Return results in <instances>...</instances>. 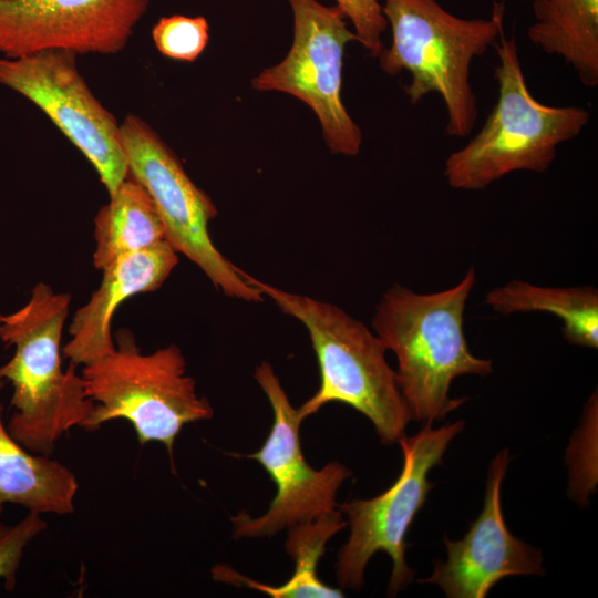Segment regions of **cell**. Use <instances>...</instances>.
<instances>
[{
  "instance_id": "cell-1",
  "label": "cell",
  "mask_w": 598,
  "mask_h": 598,
  "mask_svg": "<svg viewBox=\"0 0 598 598\" xmlns=\"http://www.w3.org/2000/svg\"><path fill=\"white\" fill-rule=\"evenodd\" d=\"M476 283L474 268L453 287L419 293L399 283L389 288L375 307L372 328L398 361L396 382L411 420L443 421L465 398H451L460 375L486 377L489 359L474 355L464 333V312Z\"/></svg>"
},
{
  "instance_id": "cell-2",
  "label": "cell",
  "mask_w": 598,
  "mask_h": 598,
  "mask_svg": "<svg viewBox=\"0 0 598 598\" xmlns=\"http://www.w3.org/2000/svg\"><path fill=\"white\" fill-rule=\"evenodd\" d=\"M70 305L69 293L38 282L23 307L0 313V340L16 348L0 367V381L13 389L14 411L7 429L34 454L51 455L58 440L72 427H82L94 410L76 367H62L61 342Z\"/></svg>"
},
{
  "instance_id": "cell-3",
  "label": "cell",
  "mask_w": 598,
  "mask_h": 598,
  "mask_svg": "<svg viewBox=\"0 0 598 598\" xmlns=\"http://www.w3.org/2000/svg\"><path fill=\"white\" fill-rule=\"evenodd\" d=\"M382 10L392 42L378 56L380 69L391 76L410 73L404 92L413 105L431 93L440 95L447 135L468 136L477 120L472 62L504 32V3H494L489 19L456 17L436 0H383Z\"/></svg>"
},
{
  "instance_id": "cell-4",
  "label": "cell",
  "mask_w": 598,
  "mask_h": 598,
  "mask_svg": "<svg viewBox=\"0 0 598 598\" xmlns=\"http://www.w3.org/2000/svg\"><path fill=\"white\" fill-rule=\"evenodd\" d=\"M245 278L307 329L320 369V385L299 409L306 420L330 402L346 403L373 424L383 444L405 435L410 412L385 359L386 349L369 328L339 307L289 292L243 271Z\"/></svg>"
},
{
  "instance_id": "cell-5",
  "label": "cell",
  "mask_w": 598,
  "mask_h": 598,
  "mask_svg": "<svg viewBox=\"0 0 598 598\" xmlns=\"http://www.w3.org/2000/svg\"><path fill=\"white\" fill-rule=\"evenodd\" d=\"M495 47L498 97L480 132L445 159L443 174L454 189L481 190L517 171L546 172L558 146L577 137L590 118L581 106H551L534 97L515 34L503 32Z\"/></svg>"
},
{
  "instance_id": "cell-6",
  "label": "cell",
  "mask_w": 598,
  "mask_h": 598,
  "mask_svg": "<svg viewBox=\"0 0 598 598\" xmlns=\"http://www.w3.org/2000/svg\"><path fill=\"white\" fill-rule=\"evenodd\" d=\"M112 352L83 365L81 377L94 410L84 424L93 431L109 421L131 423L140 444L159 442L172 457L182 429L209 420V401L199 396L186 373L182 350L174 343L143 353L134 334L121 329Z\"/></svg>"
},
{
  "instance_id": "cell-7",
  "label": "cell",
  "mask_w": 598,
  "mask_h": 598,
  "mask_svg": "<svg viewBox=\"0 0 598 598\" xmlns=\"http://www.w3.org/2000/svg\"><path fill=\"white\" fill-rule=\"evenodd\" d=\"M463 429V421L439 427L424 423L414 435L402 436L398 443L403 466L395 482L375 497L338 505L350 526V535L336 563L341 588L359 590L364 584L367 564L378 551L386 553L392 559L388 596H395L411 584L415 570L405 561L406 534L433 487L427 478L431 468L442 463L450 443Z\"/></svg>"
},
{
  "instance_id": "cell-8",
  "label": "cell",
  "mask_w": 598,
  "mask_h": 598,
  "mask_svg": "<svg viewBox=\"0 0 598 598\" xmlns=\"http://www.w3.org/2000/svg\"><path fill=\"white\" fill-rule=\"evenodd\" d=\"M120 138L127 175L150 195L169 245L195 264L225 296L262 301L260 290L216 248L208 228L217 208L161 135L138 115L127 114L120 122Z\"/></svg>"
},
{
  "instance_id": "cell-9",
  "label": "cell",
  "mask_w": 598,
  "mask_h": 598,
  "mask_svg": "<svg viewBox=\"0 0 598 598\" xmlns=\"http://www.w3.org/2000/svg\"><path fill=\"white\" fill-rule=\"evenodd\" d=\"M293 14V40L279 63L251 80L259 92H281L303 102L320 122L333 154L355 156L363 135L342 97V70L348 43L357 41L338 6L318 0H288Z\"/></svg>"
},
{
  "instance_id": "cell-10",
  "label": "cell",
  "mask_w": 598,
  "mask_h": 598,
  "mask_svg": "<svg viewBox=\"0 0 598 598\" xmlns=\"http://www.w3.org/2000/svg\"><path fill=\"white\" fill-rule=\"evenodd\" d=\"M78 55L48 50L0 58V85L40 109L95 169L109 195L127 177L120 123L91 91Z\"/></svg>"
},
{
  "instance_id": "cell-11",
  "label": "cell",
  "mask_w": 598,
  "mask_h": 598,
  "mask_svg": "<svg viewBox=\"0 0 598 598\" xmlns=\"http://www.w3.org/2000/svg\"><path fill=\"white\" fill-rule=\"evenodd\" d=\"M254 377L271 405L274 422L262 446L244 456L257 461L266 470L277 493L261 516L254 518L240 512L230 517L235 539L274 536L337 509V493L352 475L337 461L320 470L311 467L301 448V420L270 363L262 361Z\"/></svg>"
},
{
  "instance_id": "cell-12",
  "label": "cell",
  "mask_w": 598,
  "mask_h": 598,
  "mask_svg": "<svg viewBox=\"0 0 598 598\" xmlns=\"http://www.w3.org/2000/svg\"><path fill=\"white\" fill-rule=\"evenodd\" d=\"M150 0H0V54L123 51Z\"/></svg>"
},
{
  "instance_id": "cell-13",
  "label": "cell",
  "mask_w": 598,
  "mask_h": 598,
  "mask_svg": "<svg viewBox=\"0 0 598 598\" xmlns=\"http://www.w3.org/2000/svg\"><path fill=\"white\" fill-rule=\"evenodd\" d=\"M509 461L503 450L491 462L482 512L462 539L444 537L446 560H435L420 584L436 585L450 598H484L505 577L545 575L542 550L515 537L504 520L501 485Z\"/></svg>"
},
{
  "instance_id": "cell-14",
  "label": "cell",
  "mask_w": 598,
  "mask_h": 598,
  "mask_svg": "<svg viewBox=\"0 0 598 598\" xmlns=\"http://www.w3.org/2000/svg\"><path fill=\"white\" fill-rule=\"evenodd\" d=\"M177 264L178 252L165 240L103 268L99 287L71 319L63 358L83 367L112 352V321L117 307L131 297L156 291Z\"/></svg>"
},
{
  "instance_id": "cell-15",
  "label": "cell",
  "mask_w": 598,
  "mask_h": 598,
  "mask_svg": "<svg viewBox=\"0 0 598 598\" xmlns=\"http://www.w3.org/2000/svg\"><path fill=\"white\" fill-rule=\"evenodd\" d=\"M0 404V514L8 503L37 514L69 515L79 489L75 474L50 455L34 454L9 433Z\"/></svg>"
},
{
  "instance_id": "cell-16",
  "label": "cell",
  "mask_w": 598,
  "mask_h": 598,
  "mask_svg": "<svg viewBox=\"0 0 598 598\" xmlns=\"http://www.w3.org/2000/svg\"><path fill=\"white\" fill-rule=\"evenodd\" d=\"M530 42L565 60L587 87L598 85V0H533Z\"/></svg>"
},
{
  "instance_id": "cell-17",
  "label": "cell",
  "mask_w": 598,
  "mask_h": 598,
  "mask_svg": "<svg viewBox=\"0 0 598 598\" xmlns=\"http://www.w3.org/2000/svg\"><path fill=\"white\" fill-rule=\"evenodd\" d=\"M93 266L102 270L116 259L166 240L164 224L144 187L127 177L93 220ZM167 241V240H166Z\"/></svg>"
},
{
  "instance_id": "cell-18",
  "label": "cell",
  "mask_w": 598,
  "mask_h": 598,
  "mask_svg": "<svg viewBox=\"0 0 598 598\" xmlns=\"http://www.w3.org/2000/svg\"><path fill=\"white\" fill-rule=\"evenodd\" d=\"M484 303L497 313L546 312L561 320L570 344L598 348V290L592 286L544 287L511 280L489 290Z\"/></svg>"
},
{
  "instance_id": "cell-19",
  "label": "cell",
  "mask_w": 598,
  "mask_h": 598,
  "mask_svg": "<svg viewBox=\"0 0 598 598\" xmlns=\"http://www.w3.org/2000/svg\"><path fill=\"white\" fill-rule=\"evenodd\" d=\"M348 526L339 508L318 518L288 528L286 550L295 561V571L280 586H269L255 581L226 565H216L212 577L216 581L257 589L275 598H340L344 594L339 588L323 584L317 575L320 558L328 540Z\"/></svg>"
},
{
  "instance_id": "cell-20",
  "label": "cell",
  "mask_w": 598,
  "mask_h": 598,
  "mask_svg": "<svg viewBox=\"0 0 598 598\" xmlns=\"http://www.w3.org/2000/svg\"><path fill=\"white\" fill-rule=\"evenodd\" d=\"M152 40L165 58L194 62L209 41V24L202 16L173 14L162 17L152 28Z\"/></svg>"
},
{
  "instance_id": "cell-21",
  "label": "cell",
  "mask_w": 598,
  "mask_h": 598,
  "mask_svg": "<svg viewBox=\"0 0 598 598\" xmlns=\"http://www.w3.org/2000/svg\"><path fill=\"white\" fill-rule=\"evenodd\" d=\"M47 528V522L40 514L31 513L13 526L0 522V579L6 589L16 587L17 570L27 545Z\"/></svg>"
},
{
  "instance_id": "cell-22",
  "label": "cell",
  "mask_w": 598,
  "mask_h": 598,
  "mask_svg": "<svg viewBox=\"0 0 598 598\" xmlns=\"http://www.w3.org/2000/svg\"><path fill=\"white\" fill-rule=\"evenodd\" d=\"M336 6L352 23L357 41L372 58L384 49L382 35L388 28L381 0H336Z\"/></svg>"
}]
</instances>
